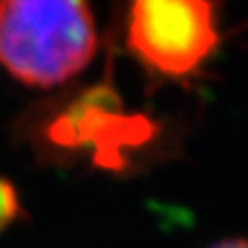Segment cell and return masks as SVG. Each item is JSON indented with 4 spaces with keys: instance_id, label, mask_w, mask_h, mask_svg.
<instances>
[{
    "instance_id": "obj_4",
    "label": "cell",
    "mask_w": 248,
    "mask_h": 248,
    "mask_svg": "<svg viewBox=\"0 0 248 248\" xmlns=\"http://www.w3.org/2000/svg\"><path fill=\"white\" fill-rule=\"evenodd\" d=\"M211 248H248V240L246 238H230V240H221V242L213 244Z\"/></svg>"
},
{
    "instance_id": "obj_1",
    "label": "cell",
    "mask_w": 248,
    "mask_h": 248,
    "mask_svg": "<svg viewBox=\"0 0 248 248\" xmlns=\"http://www.w3.org/2000/svg\"><path fill=\"white\" fill-rule=\"evenodd\" d=\"M97 52L87 0H0V64L29 87L71 81Z\"/></svg>"
},
{
    "instance_id": "obj_3",
    "label": "cell",
    "mask_w": 248,
    "mask_h": 248,
    "mask_svg": "<svg viewBox=\"0 0 248 248\" xmlns=\"http://www.w3.org/2000/svg\"><path fill=\"white\" fill-rule=\"evenodd\" d=\"M19 215H21V201L17 195V188L11 184V180L0 176V232L9 228Z\"/></svg>"
},
{
    "instance_id": "obj_2",
    "label": "cell",
    "mask_w": 248,
    "mask_h": 248,
    "mask_svg": "<svg viewBox=\"0 0 248 248\" xmlns=\"http://www.w3.org/2000/svg\"><path fill=\"white\" fill-rule=\"evenodd\" d=\"M126 44L143 66L161 77L195 75L219 44L213 0H133Z\"/></svg>"
}]
</instances>
